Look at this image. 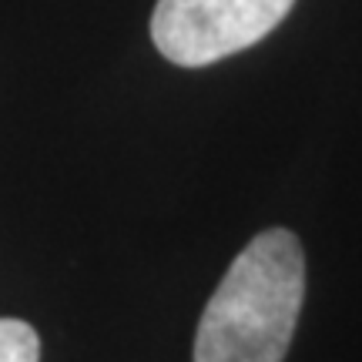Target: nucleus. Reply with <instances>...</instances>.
Listing matches in <instances>:
<instances>
[{
	"mask_svg": "<svg viewBox=\"0 0 362 362\" xmlns=\"http://www.w3.org/2000/svg\"><path fill=\"white\" fill-rule=\"evenodd\" d=\"M305 298V252L288 228L255 235L208 298L194 362H282Z\"/></svg>",
	"mask_w": 362,
	"mask_h": 362,
	"instance_id": "1",
	"label": "nucleus"
},
{
	"mask_svg": "<svg viewBox=\"0 0 362 362\" xmlns=\"http://www.w3.org/2000/svg\"><path fill=\"white\" fill-rule=\"evenodd\" d=\"M296 0H158L151 37L178 67H205L272 34Z\"/></svg>",
	"mask_w": 362,
	"mask_h": 362,
	"instance_id": "2",
	"label": "nucleus"
},
{
	"mask_svg": "<svg viewBox=\"0 0 362 362\" xmlns=\"http://www.w3.org/2000/svg\"><path fill=\"white\" fill-rule=\"evenodd\" d=\"M0 362H40V339L21 319H0Z\"/></svg>",
	"mask_w": 362,
	"mask_h": 362,
	"instance_id": "3",
	"label": "nucleus"
}]
</instances>
